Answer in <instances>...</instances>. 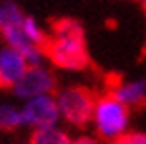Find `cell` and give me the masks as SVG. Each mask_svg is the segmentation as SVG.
Listing matches in <instances>:
<instances>
[{
	"mask_svg": "<svg viewBox=\"0 0 146 144\" xmlns=\"http://www.w3.org/2000/svg\"><path fill=\"white\" fill-rule=\"evenodd\" d=\"M44 56L60 69H85L88 65V50L81 23L75 19H58L52 23L44 46Z\"/></svg>",
	"mask_w": 146,
	"mask_h": 144,
	"instance_id": "1",
	"label": "cell"
},
{
	"mask_svg": "<svg viewBox=\"0 0 146 144\" xmlns=\"http://www.w3.org/2000/svg\"><path fill=\"white\" fill-rule=\"evenodd\" d=\"M129 119H131L129 108L121 104L115 96L104 94L96 98L90 123L96 131V137L102 142H110L125 135L129 131Z\"/></svg>",
	"mask_w": 146,
	"mask_h": 144,
	"instance_id": "2",
	"label": "cell"
},
{
	"mask_svg": "<svg viewBox=\"0 0 146 144\" xmlns=\"http://www.w3.org/2000/svg\"><path fill=\"white\" fill-rule=\"evenodd\" d=\"M54 96L60 109V119L64 123H67L69 127H85L90 123L92 108L96 102L92 90L81 85H69Z\"/></svg>",
	"mask_w": 146,
	"mask_h": 144,
	"instance_id": "3",
	"label": "cell"
},
{
	"mask_svg": "<svg viewBox=\"0 0 146 144\" xmlns=\"http://www.w3.org/2000/svg\"><path fill=\"white\" fill-rule=\"evenodd\" d=\"M21 111L23 127L31 129H44V127H54L60 125V109L56 104L54 94H40L23 100V106L19 108Z\"/></svg>",
	"mask_w": 146,
	"mask_h": 144,
	"instance_id": "4",
	"label": "cell"
},
{
	"mask_svg": "<svg viewBox=\"0 0 146 144\" xmlns=\"http://www.w3.org/2000/svg\"><path fill=\"white\" fill-rule=\"evenodd\" d=\"M54 88H56V79L52 71L44 64H36L25 69L19 81L12 86V92L17 98L27 100V98L40 96V94H54Z\"/></svg>",
	"mask_w": 146,
	"mask_h": 144,
	"instance_id": "5",
	"label": "cell"
},
{
	"mask_svg": "<svg viewBox=\"0 0 146 144\" xmlns=\"http://www.w3.org/2000/svg\"><path fill=\"white\" fill-rule=\"evenodd\" d=\"M27 67L29 64L21 56V52H17L8 44L0 48V86L2 88H12Z\"/></svg>",
	"mask_w": 146,
	"mask_h": 144,
	"instance_id": "6",
	"label": "cell"
},
{
	"mask_svg": "<svg viewBox=\"0 0 146 144\" xmlns=\"http://www.w3.org/2000/svg\"><path fill=\"white\" fill-rule=\"evenodd\" d=\"M110 94L115 96L129 109L135 106H142V104H146V79L117 81L115 85H111Z\"/></svg>",
	"mask_w": 146,
	"mask_h": 144,
	"instance_id": "7",
	"label": "cell"
},
{
	"mask_svg": "<svg viewBox=\"0 0 146 144\" xmlns=\"http://www.w3.org/2000/svg\"><path fill=\"white\" fill-rule=\"evenodd\" d=\"M71 140L73 138L69 137V133L60 125L35 129L29 137V144H71Z\"/></svg>",
	"mask_w": 146,
	"mask_h": 144,
	"instance_id": "8",
	"label": "cell"
},
{
	"mask_svg": "<svg viewBox=\"0 0 146 144\" xmlns=\"http://www.w3.org/2000/svg\"><path fill=\"white\" fill-rule=\"evenodd\" d=\"M23 15L25 14L21 12L19 4H15L14 0H0V33L15 23H19Z\"/></svg>",
	"mask_w": 146,
	"mask_h": 144,
	"instance_id": "9",
	"label": "cell"
},
{
	"mask_svg": "<svg viewBox=\"0 0 146 144\" xmlns=\"http://www.w3.org/2000/svg\"><path fill=\"white\" fill-rule=\"evenodd\" d=\"M23 127L21 111L12 104H0V131H15Z\"/></svg>",
	"mask_w": 146,
	"mask_h": 144,
	"instance_id": "10",
	"label": "cell"
},
{
	"mask_svg": "<svg viewBox=\"0 0 146 144\" xmlns=\"http://www.w3.org/2000/svg\"><path fill=\"white\" fill-rule=\"evenodd\" d=\"M104 144H146V133H142V131H127L125 135Z\"/></svg>",
	"mask_w": 146,
	"mask_h": 144,
	"instance_id": "11",
	"label": "cell"
},
{
	"mask_svg": "<svg viewBox=\"0 0 146 144\" xmlns=\"http://www.w3.org/2000/svg\"><path fill=\"white\" fill-rule=\"evenodd\" d=\"M71 144H104L98 137H77L73 138Z\"/></svg>",
	"mask_w": 146,
	"mask_h": 144,
	"instance_id": "12",
	"label": "cell"
},
{
	"mask_svg": "<svg viewBox=\"0 0 146 144\" xmlns=\"http://www.w3.org/2000/svg\"><path fill=\"white\" fill-rule=\"evenodd\" d=\"M139 2H140V6H142V8L146 10V0H139Z\"/></svg>",
	"mask_w": 146,
	"mask_h": 144,
	"instance_id": "13",
	"label": "cell"
}]
</instances>
